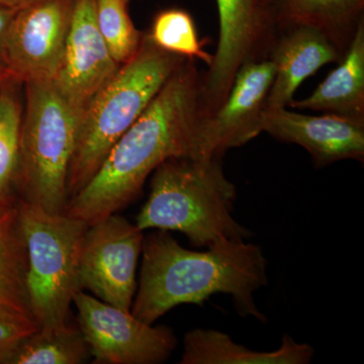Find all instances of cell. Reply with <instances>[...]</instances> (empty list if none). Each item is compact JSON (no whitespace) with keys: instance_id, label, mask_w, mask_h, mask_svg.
<instances>
[{"instance_id":"6da1fadb","label":"cell","mask_w":364,"mask_h":364,"mask_svg":"<svg viewBox=\"0 0 364 364\" xmlns=\"http://www.w3.org/2000/svg\"><path fill=\"white\" fill-rule=\"evenodd\" d=\"M202 78L195 60L186 59L114 144L95 176L69 198L64 214L90 226L133 202L166 160L205 157Z\"/></svg>"},{"instance_id":"7a4b0ae2","label":"cell","mask_w":364,"mask_h":364,"mask_svg":"<svg viewBox=\"0 0 364 364\" xmlns=\"http://www.w3.org/2000/svg\"><path fill=\"white\" fill-rule=\"evenodd\" d=\"M142 267L131 313L154 324L171 309L202 305L215 294H227L237 311L265 321L254 293L267 284V261L262 250L246 241H224L207 251L188 250L166 231L144 238Z\"/></svg>"},{"instance_id":"3957f363","label":"cell","mask_w":364,"mask_h":364,"mask_svg":"<svg viewBox=\"0 0 364 364\" xmlns=\"http://www.w3.org/2000/svg\"><path fill=\"white\" fill-rule=\"evenodd\" d=\"M153 173L149 198L136 215L141 231L179 232L200 248L250 237L234 219L237 189L222 157L172 158Z\"/></svg>"},{"instance_id":"277c9868","label":"cell","mask_w":364,"mask_h":364,"mask_svg":"<svg viewBox=\"0 0 364 364\" xmlns=\"http://www.w3.org/2000/svg\"><path fill=\"white\" fill-rule=\"evenodd\" d=\"M186 60L160 49L143 33L135 56L119 66L81 114L67 178L68 200L95 176L114 144Z\"/></svg>"},{"instance_id":"5b68a950","label":"cell","mask_w":364,"mask_h":364,"mask_svg":"<svg viewBox=\"0 0 364 364\" xmlns=\"http://www.w3.org/2000/svg\"><path fill=\"white\" fill-rule=\"evenodd\" d=\"M23 85L16 191L20 200L59 214L68 202L67 178L82 112L69 104L52 81Z\"/></svg>"},{"instance_id":"8992f818","label":"cell","mask_w":364,"mask_h":364,"mask_svg":"<svg viewBox=\"0 0 364 364\" xmlns=\"http://www.w3.org/2000/svg\"><path fill=\"white\" fill-rule=\"evenodd\" d=\"M26 252V289L38 327L68 324L74 294L81 291L79 265L88 225L16 200Z\"/></svg>"},{"instance_id":"52a82bcc","label":"cell","mask_w":364,"mask_h":364,"mask_svg":"<svg viewBox=\"0 0 364 364\" xmlns=\"http://www.w3.org/2000/svg\"><path fill=\"white\" fill-rule=\"evenodd\" d=\"M220 33L217 51L202 78L205 117L226 100L244 64L269 58L279 36L277 0H217Z\"/></svg>"},{"instance_id":"ba28073f","label":"cell","mask_w":364,"mask_h":364,"mask_svg":"<svg viewBox=\"0 0 364 364\" xmlns=\"http://www.w3.org/2000/svg\"><path fill=\"white\" fill-rule=\"evenodd\" d=\"M73 304L93 363H161L176 348V334L166 326L147 324L131 311L109 305L83 291L74 294Z\"/></svg>"},{"instance_id":"9c48e42d","label":"cell","mask_w":364,"mask_h":364,"mask_svg":"<svg viewBox=\"0 0 364 364\" xmlns=\"http://www.w3.org/2000/svg\"><path fill=\"white\" fill-rule=\"evenodd\" d=\"M143 241V231L117 214L88 226L79 265L81 291L87 289L105 303L131 311Z\"/></svg>"},{"instance_id":"30bf717a","label":"cell","mask_w":364,"mask_h":364,"mask_svg":"<svg viewBox=\"0 0 364 364\" xmlns=\"http://www.w3.org/2000/svg\"><path fill=\"white\" fill-rule=\"evenodd\" d=\"M75 0H35L14 14L4 39L2 61L23 82L52 81L68 38Z\"/></svg>"},{"instance_id":"8fae6325","label":"cell","mask_w":364,"mask_h":364,"mask_svg":"<svg viewBox=\"0 0 364 364\" xmlns=\"http://www.w3.org/2000/svg\"><path fill=\"white\" fill-rule=\"evenodd\" d=\"M274 63L269 58L249 62L237 72L233 85L221 107L202 124L203 154L223 157L262 133V116L273 79Z\"/></svg>"},{"instance_id":"7c38bea8","label":"cell","mask_w":364,"mask_h":364,"mask_svg":"<svg viewBox=\"0 0 364 364\" xmlns=\"http://www.w3.org/2000/svg\"><path fill=\"white\" fill-rule=\"evenodd\" d=\"M95 20V0H75L63 58L52 80L60 95L83 112L119 68Z\"/></svg>"},{"instance_id":"4fadbf2b","label":"cell","mask_w":364,"mask_h":364,"mask_svg":"<svg viewBox=\"0 0 364 364\" xmlns=\"http://www.w3.org/2000/svg\"><path fill=\"white\" fill-rule=\"evenodd\" d=\"M262 132L305 148L318 168L341 160H364V119L334 114L310 116L287 107L265 109Z\"/></svg>"},{"instance_id":"5bb4252c","label":"cell","mask_w":364,"mask_h":364,"mask_svg":"<svg viewBox=\"0 0 364 364\" xmlns=\"http://www.w3.org/2000/svg\"><path fill=\"white\" fill-rule=\"evenodd\" d=\"M342 57L331 41L316 28L294 26L280 31L269 54L275 75L265 109L289 107L306 78L327 64L339 63Z\"/></svg>"},{"instance_id":"9a60e30c","label":"cell","mask_w":364,"mask_h":364,"mask_svg":"<svg viewBox=\"0 0 364 364\" xmlns=\"http://www.w3.org/2000/svg\"><path fill=\"white\" fill-rule=\"evenodd\" d=\"M289 107L364 119V18L338 67L310 97L294 100Z\"/></svg>"},{"instance_id":"2e32d148","label":"cell","mask_w":364,"mask_h":364,"mask_svg":"<svg viewBox=\"0 0 364 364\" xmlns=\"http://www.w3.org/2000/svg\"><path fill=\"white\" fill-rule=\"evenodd\" d=\"M311 345L298 343L289 335L282 337L274 351H254L235 343L229 335L212 329L189 331L183 340L181 364H306L312 361Z\"/></svg>"},{"instance_id":"e0dca14e","label":"cell","mask_w":364,"mask_h":364,"mask_svg":"<svg viewBox=\"0 0 364 364\" xmlns=\"http://www.w3.org/2000/svg\"><path fill=\"white\" fill-rule=\"evenodd\" d=\"M277 18L279 33L310 26L324 33L344 55L364 18V0H277Z\"/></svg>"},{"instance_id":"ac0fdd59","label":"cell","mask_w":364,"mask_h":364,"mask_svg":"<svg viewBox=\"0 0 364 364\" xmlns=\"http://www.w3.org/2000/svg\"><path fill=\"white\" fill-rule=\"evenodd\" d=\"M26 252L16 200L0 203V313L33 318L26 289Z\"/></svg>"},{"instance_id":"d6986e66","label":"cell","mask_w":364,"mask_h":364,"mask_svg":"<svg viewBox=\"0 0 364 364\" xmlns=\"http://www.w3.org/2000/svg\"><path fill=\"white\" fill-rule=\"evenodd\" d=\"M21 85L16 78L0 83V203L16 200L23 114Z\"/></svg>"},{"instance_id":"ffe728a7","label":"cell","mask_w":364,"mask_h":364,"mask_svg":"<svg viewBox=\"0 0 364 364\" xmlns=\"http://www.w3.org/2000/svg\"><path fill=\"white\" fill-rule=\"evenodd\" d=\"M88 355L80 329L66 324L39 328L21 342L9 364H79L85 363Z\"/></svg>"},{"instance_id":"44dd1931","label":"cell","mask_w":364,"mask_h":364,"mask_svg":"<svg viewBox=\"0 0 364 364\" xmlns=\"http://www.w3.org/2000/svg\"><path fill=\"white\" fill-rule=\"evenodd\" d=\"M148 37L164 51L186 59L200 60L210 66L213 55L203 49L205 40H200L193 16L184 9H163L155 16Z\"/></svg>"},{"instance_id":"7402d4cb","label":"cell","mask_w":364,"mask_h":364,"mask_svg":"<svg viewBox=\"0 0 364 364\" xmlns=\"http://www.w3.org/2000/svg\"><path fill=\"white\" fill-rule=\"evenodd\" d=\"M131 0H95V20L112 58L119 65L135 56L143 33L132 21Z\"/></svg>"},{"instance_id":"603a6c76","label":"cell","mask_w":364,"mask_h":364,"mask_svg":"<svg viewBox=\"0 0 364 364\" xmlns=\"http://www.w3.org/2000/svg\"><path fill=\"white\" fill-rule=\"evenodd\" d=\"M38 329L32 318L0 313V363L9 364L21 342Z\"/></svg>"},{"instance_id":"cb8c5ba5","label":"cell","mask_w":364,"mask_h":364,"mask_svg":"<svg viewBox=\"0 0 364 364\" xmlns=\"http://www.w3.org/2000/svg\"><path fill=\"white\" fill-rule=\"evenodd\" d=\"M16 11H18V9H9V7L0 6V59L1 60L6 32L7 30H9V26L11 25V21H13Z\"/></svg>"},{"instance_id":"d4e9b609","label":"cell","mask_w":364,"mask_h":364,"mask_svg":"<svg viewBox=\"0 0 364 364\" xmlns=\"http://www.w3.org/2000/svg\"><path fill=\"white\" fill-rule=\"evenodd\" d=\"M35 0H0V6L18 9Z\"/></svg>"},{"instance_id":"484cf974","label":"cell","mask_w":364,"mask_h":364,"mask_svg":"<svg viewBox=\"0 0 364 364\" xmlns=\"http://www.w3.org/2000/svg\"><path fill=\"white\" fill-rule=\"evenodd\" d=\"M11 78H16L11 72H0V83L4 82V81L9 80Z\"/></svg>"},{"instance_id":"4316f807","label":"cell","mask_w":364,"mask_h":364,"mask_svg":"<svg viewBox=\"0 0 364 364\" xmlns=\"http://www.w3.org/2000/svg\"><path fill=\"white\" fill-rule=\"evenodd\" d=\"M4 71H9V69L6 68V65H4V62H2V60L0 59V72Z\"/></svg>"}]
</instances>
